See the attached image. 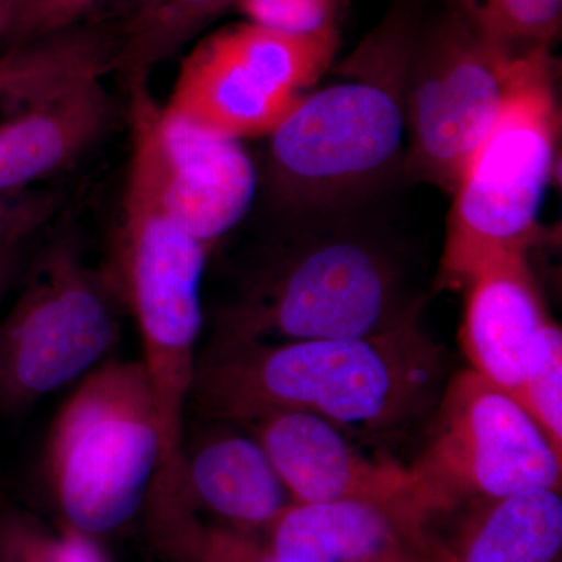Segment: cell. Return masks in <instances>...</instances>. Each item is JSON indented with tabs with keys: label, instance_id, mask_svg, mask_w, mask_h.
I'll return each mask as SVG.
<instances>
[{
	"label": "cell",
	"instance_id": "1",
	"mask_svg": "<svg viewBox=\"0 0 562 562\" xmlns=\"http://www.w3.org/2000/svg\"><path fill=\"white\" fill-rule=\"evenodd\" d=\"M446 369L419 321L368 338L202 347L187 412L236 427L301 412L353 439L394 438L431 416Z\"/></svg>",
	"mask_w": 562,
	"mask_h": 562
},
{
	"label": "cell",
	"instance_id": "2",
	"mask_svg": "<svg viewBox=\"0 0 562 562\" xmlns=\"http://www.w3.org/2000/svg\"><path fill=\"white\" fill-rule=\"evenodd\" d=\"M424 294L383 232L321 224L273 250L213 313L203 349L351 339L419 321Z\"/></svg>",
	"mask_w": 562,
	"mask_h": 562
},
{
	"label": "cell",
	"instance_id": "3",
	"mask_svg": "<svg viewBox=\"0 0 562 562\" xmlns=\"http://www.w3.org/2000/svg\"><path fill=\"white\" fill-rule=\"evenodd\" d=\"M132 158L116 266L110 269L143 344L161 432V462L183 461L184 414L203 328L202 283L210 250L177 221L162 199L147 80H128Z\"/></svg>",
	"mask_w": 562,
	"mask_h": 562
},
{
	"label": "cell",
	"instance_id": "4",
	"mask_svg": "<svg viewBox=\"0 0 562 562\" xmlns=\"http://www.w3.org/2000/svg\"><path fill=\"white\" fill-rule=\"evenodd\" d=\"M417 22L395 9L342 66L269 133L268 172L281 203L327 210L405 161V79Z\"/></svg>",
	"mask_w": 562,
	"mask_h": 562
},
{
	"label": "cell",
	"instance_id": "5",
	"mask_svg": "<svg viewBox=\"0 0 562 562\" xmlns=\"http://www.w3.org/2000/svg\"><path fill=\"white\" fill-rule=\"evenodd\" d=\"M160 462V420L146 366L109 358L58 409L43 471L65 525L94 539L144 508Z\"/></svg>",
	"mask_w": 562,
	"mask_h": 562
},
{
	"label": "cell",
	"instance_id": "6",
	"mask_svg": "<svg viewBox=\"0 0 562 562\" xmlns=\"http://www.w3.org/2000/svg\"><path fill=\"white\" fill-rule=\"evenodd\" d=\"M552 63L550 49L513 54L450 10L417 27L405 79V172L457 190L514 92Z\"/></svg>",
	"mask_w": 562,
	"mask_h": 562
},
{
	"label": "cell",
	"instance_id": "7",
	"mask_svg": "<svg viewBox=\"0 0 562 562\" xmlns=\"http://www.w3.org/2000/svg\"><path fill=\"white\" fill-rule=\"evenodd\" d=\"M122 303L110 271L88 265L72 239L52 243L0 321V414L27 412L109 360Z\"/></svg>",
	"mask_w": 562,
	"mask_h": 562
},
{
	"label": "cell",
	"instance_id": "8",
	"mask_svg": "<svg viewBox=\"0 0 562 562\" xmlns=\"http://www.w3.org/2000/svg\"><path fill=\"white\" fill-rule=\"evenodd\" d=\"M408 465L414 503L435 519L465 503L561 491L562 457L522 405L469 368L447 380Z\"/></svg>",
	"mask_w": 562,
	"mask_h": 562
},
{
	"label": "cell",
	"instance_id": "9",
	"mask_svg": "<svg viewBox=\"0 0 562 562\" xmlns=\"http://www.w3.org/2000/svg\"><path fill=\"white\" fill-rule=\"evenodd\" d=\"M554 63L506 103L462 173L450 211L442 271L464 281L505 251H527L557 162L560 111Z\"/></svg>",
	"mask_w": 562,
	"mask_h": 562
},
{
	"label": "cell",
	"instance_id": "10",
	"mask_svg": "<svg viewBox=\"0 0 562 562\" xmlns=\"http://www.w3.org/2000/svg\"><path fill=\"white\" fill-rule=\"evenodd\" d=\"M339 33L288 35L254 22L211 33L183 63L168 113L222 135L268 136L321 79Z\"/></svg>",
	"mask_w": 562,
	"mask_h": 562
},
{
	"label": "cell",
	"instance_id": "11",
	"mask_svg": "<svg viewBox=\"0 0 562 562\" xmlns=\"http://www.w3.org/2000/svg\"><path fill=\"white\" fill-rule=\"evenodd\" d=\"M111 57L109 33L95 31L32 70L20 113L0 124V198L61 171L101 136L110 117L101 77Z\"/></svg>",
	"mask_w": 562,
	"mask_h": 562
},
{
	"label": "cell",
	"instance_id": "12",
	"mask_svg": "<svg viewBox=\"0 0 562 562\" xmlns=\"http://www.w3.org/2000/svg\"><path fill=\"white\" fill-rule=\"evenodd\" d=\"M155 151L162 199L177 221L211 251L249 213L257 171L241 139L158 106Z\"/></svg>",
	"mask_w": 562,
	"mask_h": 562
},
{
	"label": "cell",
	"instance_id": "13",
	"mask_svg": "<svg viewBox=\"0 0 562 562\" xmlns=\"http://www.w3.org/2000/svg\"><path fill=\"white\" fill-rule=\"evenodd\" d=\"M431 520L412 501L291 502L261 539L288 562H438Z\"/></svg>",
	"mask_w": 562,
	"mask_h": 562
},
{
	"label": "cell",
	"instance_id": "14",
	"mask_svg": "<svg viewBox=\"0 0 562 562\" xmlns=\"http://www.w3.org/2000/svg\"><path fill=\"white\" fill-rule=\"evenodd\" d=\"M243 428L260 442L291 502H414L416 483L406 465L369 460L321 417L281 412Z\"/></svg>",
	"mask_w": 562,
	"mask_h": 562
},
{
	"label": "cell",
	"instance_id": "15",
	"mask_svg": "<svg viewBox=\"0 0 562 562\" xmlns=\"http://www.w3.org/2000/svg\"><path fill=\"white\" fill-rule=\"evenodd\" d=\"M462 283V347L471 369L519 402L532 342L550 321L525 251L495 255Z\"/></svg>",
	"mask_w": 562,
	"mask_h": 562
},
{
	"label": "cell",
	"instance_id": "16",
	"mask_svg": "<svg viewBox=\"0 0 562 562\" xmlns=\"http://www.w3.org/2000/svg\"><path fill=\"white\" fill-rule=\"evenodd\" d=\"M192 450L183 449L180 480L192 505L221 525L261 538L291 497L260 442L213 424Z\"/></svg>",
	"mask_w": 562,
	"mask_h": 562
},
{
	"label": "cell",
	"instance_id": "17",
	"mask_svg": "<svg viewBox=\"0 0 562 562\" xmlns=\"http://www.w3.org/2000/svg\"><path fill=\"white\" fill-rule=\"evenodd\" d=\"M447 538L436 535L438 562H560L561 491L535 490L473 501Z\"/></svg>",
	"mask_w": 562,
	"mask_h": 562
},
{
	"label": "cell",
	"instance_id": "18",
	"mask_svg": "<svg viewBox=\"0 0 562 562\" xmlns=\"http://www.w3.org/2000/svg\"><path fill=\"white\" fill-rule=\"evenodd\" d=\"M236 0H135L113 35L111 69L147 77Z\"/></svg>",
	"mask_w": 562,
	"mask_h": 562
},
{
	"label": "cell",
	"instance_id": "19",
	"mask_svg": "<svg viewBox=\"0 0 562 562\" xmlns=\"http://www.w3.org/2000/svg\"><path fill=\"white\" fill-rule=\"evenodd\" d=\"M449 10L516 55L552 49L560 36L562 0H447Z\"/></svg>",
	"mask_w": 562,
	"mask_h": 562
},
{
	"label": "cell",
	"instance_id": "20",
	"mask_svg": "<svg viewBox=\"0 0 562 562\" xmlns=\"http://www.w3.org/2000/svg\"><path fill=\"white\" fill-rule=\"evenodd\" d=\"M0 562H106L90 536L65 527L52 530L35 514L0 509Z\"/></svg>",
	"mask_w": 562,
	"mask_h": 562
},
{
	"label": "cell",
	"instance_id": "21",
	"mask_svg": "<svg viewBox=\"0 0 562 562\" xmlns=\"http://www.w3.org/2000/svg\"><path fill=\"white\" fill-rule=\"evenodd\" d=\"M519 403L562 457V331L552 319L532 342Z\"/></svg>",
	"mask_w": 562,
	"mask_h": 562
},
{
	"label": "cell",
	"instance_id": "22",
	"mask_svg": "<svg viewBox=\"0 0 562 562\" xmlns=\"http://www.w3.org/2000/svg\"><path fill=\"white\" fill-rule=\"evenodd\" d=\"M110 0H9L0 36L9 47L77 27L81 18Z\"/></svg>",
	"mask_w": 562,
	"mask_h": 562
},
{
	"label": "cell",
	"instance_id": "23",
	"mask_svg": "<svg viewBox=\"0 0 562 562\" xmlns=\"http://www.w3.org/2000/svg\"><path fill=\"white\" fill-rule=\"evenodd\" d=\"M342 0H236L247 21L288 35L338 32Z\"/></svg>",
	"mask_w": 562,
	"mask_h": 562
},
{
	"label": "cell",
	"instance_id": "24",
	"mask_svg": "<svg viewBox=\"0 0 562 562\" xmlns=\"http://www.w3.org/2000/svg\"><path fill=\"white\" fill-rule=\"evenodd\" d=\"M50 199L20 194L0 198V260L16 257L18 247L49 217Z\"/></svg>",
	"mask_w": 562,
	"mask_h": 562
},
{
	"label": "cell",
	"instance_id": "25",
	"mask_svg": "<svg viewBox=\"0 0 562 562\" xmlns=\"http://www.w3.org/2000/svg\"><path fill=\"white\" fill-rule=\"evenodd\" d=\"M192 562H288L255 536L231 530L214 528L198 547Z\"/></svg>",
	"mask_w": 562,
	"mask_h": 562
},
{
	"label": "cell",
	"instance_id": "26",
	"mask_svg": "<svg viewBox=\"0 0 562 562\" xmlns=\"http://www.w3.org/2000/svg\"><path fill=\"white\" fill-rule=\"evenodd\" d=\"M14 260H16V257L2 258L0 260V295H2L7 283H9L11 272H13Z\"/></svg>",
	"mask_w": 562,
	"mask_h": 562
},
{
	"label": "cell",
	"instance_id": "27",
	"mask_svg": "<svg viewBox=\"0 0 562 562\" xmlns=\"http://www.w3.org/2000/svg\"><path fill=\"white\" fill-rule=\"evenodd\" d=\"M7 5H9V0H0V25H2L3 16H5Z\"/></svg>",
	"mask_w": 562,
	"mask_h": 562
}]
</instances>
